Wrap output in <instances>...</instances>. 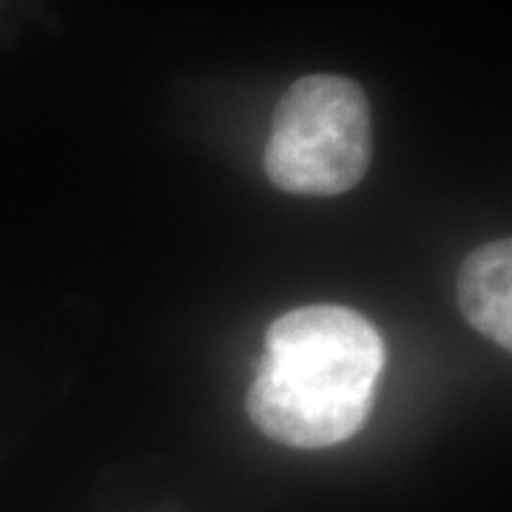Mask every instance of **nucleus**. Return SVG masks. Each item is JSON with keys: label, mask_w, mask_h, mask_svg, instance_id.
Instances as JSON below:
<instances>
[{"label": "nucleus", "mask_w": 512, "mask_h": 512, "mask_svg": "<svg viewBox=\"0 0 512 512\" xmlns=\"http://www.w3.org/2000/svg\"><path fill=\"white\" fill-rule=\"evenodd\" d=\"M384 367V342L362 313L311 305L279 316L248 390V413L268 439L319 450L367 421Z\"/></svg>", "instance_id": "nucleus-1"}, {"label": "nucleus", "mask_w": 512, "mask_h": 512, "mask_svg": "<svg viewBox=\"0 0 512 512\" xmlns=\"http://www.w3.org/2000/svg\"><path fill=\"white\" fill-rule=\"evenodd\" d=\"M512 245L498 239L476 254L467 256L458 276V302L467 322L493 339L495 345L510 348L512 342Z\"/></svg>", "instance_id": "nucleus-3"}, {"label": "nucleus", "mask_w": 512, "mask_h": 512, "mask_svg": "<svg viewBox=\"0 0 512 512\" xmlns=\"http://www.w3.org/2000/svg\"><path fill=\"white\" fill-rule=\"evenodd\" d=\"M373 151L365 92L339 74L296 80L274 114L265 171L288 194H345L367 174Z\"/></svg>", "instance_id": "nucleus-2"}]
</instances>
